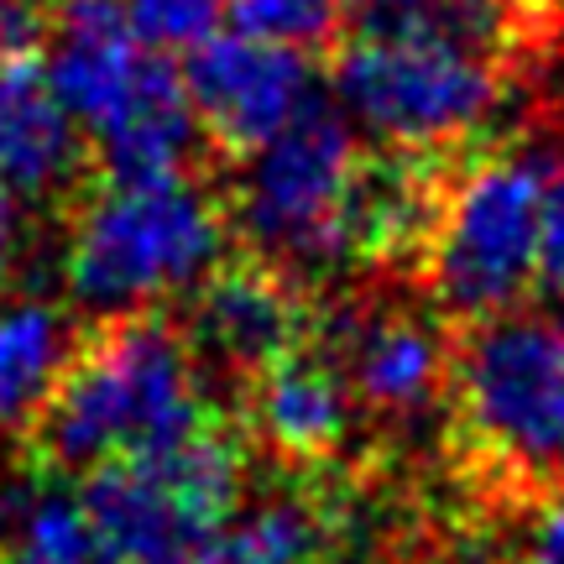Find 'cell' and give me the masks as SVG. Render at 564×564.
Segmentation results:
<instances>
[{"label":"cell","instance_id":"obj_1","mask_svg":"<svg viewBox=\"0 0 564 564\" xmlns=\"http://www.w3.org/2000/svg\"><path fill=\"white\" fill-rule=\"evenodd\" d=\"M209 429L199 350L158 314L105 319L63 366L32 423V455L47 470H95L121 455H152Z\"/></svg>","mask_w":564,"mask_h":564},{"label":"cell","instance_id":"obj_2","mask_svg":"<svg viewBox=\"0 0 564 564\" xmlns=\"http://www.w3.org/2000/svg\"><path fill=\"white\" fill-rule=\"evenodd\" d=\"M225 209L188 178H105L68 215L63 288L95 319L141 314L199 288L225 262Z\"/></svg>","mask_w":564,"mask_h":564},{"label":"cell","instance_id":"obj_3","mask_svg":"<svg viewBox=\"0 0 564 564\" xmlns=\"http://www.w3.org/2000/svg\"><path fill=\"white\" fill-rule=\"evenodd\" d=\"M465 440L512 481H564V314L497 308L449 356Z\"/></svg>","mask_w":564,"mask_h":564},{"label":"cell","instance_id":"obj_4","mask_svg":"<svg viewBox=\"0 0 564 564\" xmlns=\"http://www.w3.org/2000/svg\"><path fill=\"white\" fill-rule=\"evenodd\" d=\"M361 162L350 116L324 100H308L278 137L246 152L236 225L257 262L278 272H324L345 262Z\"/></svg>","mask_w":564,"mask_h":564},{"label":"cell","instance_id":"obj_5","mask_svg":"<svg viewBox=\"0 0 564 564\" xmlns=\"http://www.w3.org/2000/svg\"><path fill=\"white\" fill-rule=\"evenodd\" d=\"M335 100L350 126L403 152H440L481 131L507 100V68L491 53L429 32L361 26L335 63Z\"/></svg>","mask_w":564,"mask_h":564},{"label":"cell","instance_id":"obj_6","mask_svg":"<svg viewBox=\"0 0 564 564\" xmlns=\"http://www.w3.org/2000/svg\"><path fill=\"white\" fill-rule=\"evenodd\" d=\"M544 188L549 162L533 147L476 158L444 188L423 272L449 314L486 319L523 299V288L539 278Z\"/></svg>","mask_w":564,"mask_h":564},{"label":"cell","instance_id":"obj_7","mask_svg":"<svg viewBox=\"0 0 564 564\" xmlns=\"http://www.w3.org/2000/svg\"><path fill=\"white\" fill-rule=\"evenodd\" d=\"M246 486L241 444L220 429H199L188 440L121 455L89 470L84 507L110 564H173L199 549L236 512Z\"/></svg>","mask_w":564,"mask_h":564},{"label":"cell","instance_id":"obj_8","mask_svg":"<svg viewBox=\"0 0 564 564\" xmlns=\"http://www.w3.org/2000/svg\"><path fill=\"white\" fill-rule=\"evenodd\" d=\"M183 89L199 116V131L236 158L257 152L314 100V79L299 47L246 32L199 42L183 63Z\"/></svg>","mask_w":564,"mask_h":564},{"label":"cell","instance_id":"obj_9","mask_svg":"<svg viewBox=\"0 0 564 564\" xmlns=\"http://www.w3.org/2000/svg\"><path fill=\"white\" fill-rule=\"evenodd\" d=\"M350 398L392 423H413L449 387V345L419 314H345L329 324Z\"/></svg>","mask_w":564,"mask_h":564},{"label":"cell","instance_id":"obj_10","mask_svg":"<svg viewBox=\"0 0 564 564\" xmlns=\"http://www.w3.org/2000/svg\"><path fill=\"white\" fill-rule=\"evenodd\" d=\"M158 58L141 47L126 26L121 0H53L47 21V84L68 105V116L89 131H100L131 95H137L147 63Z\"/></svg>","mask_w":564,"mask_h":564},{"label":"cell","instance_id":"obj_11","mask_svg":"<svg viewBox=\"0 0 564 564\" xmlns=\"http://www.w3.org/2000/svg\"><path fill=\"white\" fill-rule=\"evenodd\" d=\"M188 345L225 371L257 377L303 340V303L288 272L267 262L215 267L194 288Z\"/></svg>","mask_w":564,"mask_h":564},{"label":"cell","instance_id":"obj_12","mask_svg":"<svg viewBox=\"0 0 564 564\" xmlns=\"http://www.w3.org/2000/svg\"><path fill=\"white\" fill-rule=\"evenodd\" d=\"M84 173V126L32 53L0 58V183L32 204L63 199Z\"/></svg>","mask_w":564,"mask_h":564},{"label":"cell","instance_id":"obj_13","mask_svg":"<svg viewBox=\"0 0 564 564\" xmlns=\"http://www.w3.org/2000/svg\"><path fill=\"white\" fill-rule=\"evenodd\" d=\"M251 382H257L251 387V429L272 455L299 465H319L340 455V444L350 440V423H356V398L329 356L288 350Z\"/></svg>","mask_w":564,"mask_h":564},{"label":"cell","instance_id":"obj_14","mask_svg":"<svg viewBox=\"0 0 564 564\" xmlns=\"http://www.w3.org/2000/svg\"><path fill=\"white\" fill-rule=\"evenodd\" d=\"M89 137H95V158H100L105 178L152 183V178H183L194 152H199L204 131L194 105H188L183 74L167 63V53H158L147 63L137 95Z\"/></svg>","mask_w":564,"mask_h":564},{"label":"cell","instance_id":"obj_15","mask_svg":"<svg viewBox=\"0 0 564 564\" xmlns=\"http://www.w3.org/2000/svg\"><path fill=\"white\" fill-rule=\"evenodd\" d=\"M74 345V319L58 303L17 299L0 308V440L32 434Z\"/></svg>","mask_w":564,"mask_h":564},{"label":"cell","instance_id":"obj_16","mask_svg":"<svg viewBox=\"0 0 564 564\" xmlns=\"http://www.w3.org/2000/svg\"><path fill=\"white\" fill-rule=\"evenodd\" d=\"M230 539L257 564H324L340 549L335 512L308 491H272L257 507H246Z\"/></svg>","mask_w":564,"mask_h":564},{"label":"cell","instance_id":"obj_17","mask_svg":"<svg viewBox=\"0 0 564 564\" xmlns=\"http://www.w3.org/2000/svg\"><path fill=\"white\" fill-rule=\"evenodd\" d=\"M100 560V539L89 523L84 497L53 486V476L42 481L32 497L26 518L17 523L11 544L0 549V564H95Z\"/></svg>","mask_w":564,"mask_h":564},{"label":"cell","instance_id":"obj_18","mask_svg":"<svg viewBox=\"0 0 564 564\" xmlns=\"http://www.w3.org/2000/svg\"><path fill=\"white\" fill-rule=\"evenodd\" d=\"M350 0H225V17L236 21V32L282 47H324L335 42Z\"/></svg>","mask_w":564,"mask_h":564},{"label":"cell","instance_id":"obj_19","mask_svg":"<svg viewBox=\"0 0 564 564\" xmlns=\"http://www.w3.org/2000/svg\"><path fill=\"white\" fill-rule=\"evenodd\" d=\"M126 26L152 53H194L215 37L225 17V0H121Z\"/></svg>","mask_w":564,"mask_h":564},{"label":"cell","instance_id":"obj_20","mask_svg":"<svg viewBox=\"0 0 564 564\" xmlns=\"http://www.w3.org/2000/svg\"><path fill=\"white\" fill-rule=\"evenodd\" d=\"M47 476H53V470H47L37 455H26V460L0 455V549L11 544V533H17V523L26 518V507H32V497L42 491Z\"/></svg>","mask_w":564,"mask_h":564},{"label":"cell","instance_id":"obj_21","mask_svg":"<svg viewBox=\"0 0 564 564\" xmlns=\"http://www.w3.org/2000/svg\"><path fill=\"white\" fill-rule=\"evenodd\" d=\"M539 278L564 299V173H549L544 225H539Z\"/></svg>","mask_w":564,"mask_h":564},{"label":"cell","instance_id":"obj_22","mask_svg":"<svg viewBox=\"0 0 564 564\" xmlns=\"http://www.w3.org/2000/svg\"><path fill=\"white\" fill-rule=\"evenodd\" d=\"M419 564H518V560L502 549L497 533H486V528H460V533H444Z\"/></svg>","mask_w":564,"mask_h":564},{"label":"cell","instance_id":"obj_23","mask_svg":"<svg viewBox=\"0 0 564 564\" xmlns=\"http://www.w3.org/2000/svg\"><path fill=\"white\" fill-rule=\"evenodd\" d=\"M518 564H564V502H549L533 528H528L523 549L512 554Z\"/></svg>","mask_w":564,"mask_h":564},{"label":"cell","instance_id":"obj_24","mask_svg":"<svg viewBox=\"0 0 564 564\" xmlns=\"http://www.w3.org/2000/svg\"><path fill=\"white\" fill-rule=\"evenodd\" d=\"M17 251H21V209H17V194L0 183V282L11 278Z\"/></svg>","mask_w":564,"mask_h":564},{"label":"cell","instance_id":"obj_25","mask_svg":"<svg viewBox=\"0 0 564 564\" xmlns=\"http://www.w3.org/2000/svg\"><path fill=\"white\" fill-rule=\"evenodd\" d=\"M173 564H257V560H251V554H246L230 533H209L199 549H188V554H183V560H173Z\"/></svg>","mask_w":564,"mask_h":564}]
</instances>
